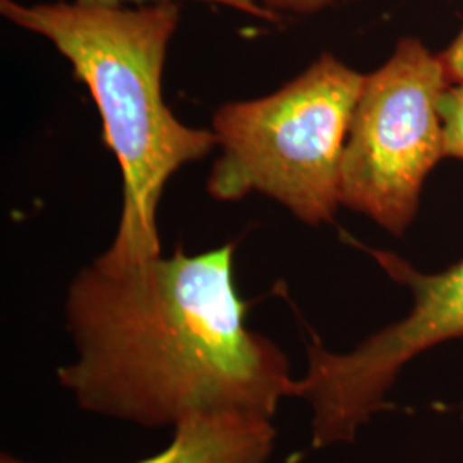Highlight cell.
Returning a JSON list of instances; mask_svg holds the SVG:
<instances>
[{
  "mask_svg": "<svg viewBox=\"0 0 463 463\" xmlns=\"http://www.w3.org/2000/svg\"><path fill=\"white\" fill-rule=\"evenodd\" d=\"M235 248L97 258L74 277L64 316L76 361L57 380L80 409L155 430L198 415L273 419L296 380L283 350L246 323Z\"/></svg>",
  "mask_w": 463,
  "mask_h": 463,
  "instance_id": "1",
  "label": "cell"
},
{
  "mask_svg": "<svg viewBox=\"0 0 463 463\" xmlns=\"http://www.w3.org/2000/svg\"><path fill=\"white\" fill-rule=\"evenodd\" d=\"M392 280L411 288L414 306L397 323L350 352H331L317 336L307 342V369L294 397L313 409V448L354 441L361 426L388 407L386 393L417 355L463 336V258L439 273H422L395 252L361 246Z\"/></svg>",
  "mask_w": 463,
  "mask_h": 463,
  "instance_id": "5",
  "label": "cell"
},
{
  "mask_svg": "<svg viewBox=\"0 0 463 463\" xmlns=\"http://www.w3.org/2000/svg\"><path fill=\"white\" fill-rule=\"evenodd\" d=\"M364 78L325 52L277 91L218 107L208 194L232 203L258 193L306 225L330 223L342 206V158Z\"/></svg>",
  "mask_w": 463,
  "mask_h": 463,
  "instance_id": "3",
  "label": "cell"
},
{
  "mask_svg": "<svg viewBox=\"0 0 463 463\" xmlns=\"http://www.w3.org/2000/svg\"><path fill=\"white\" fill-rule=\"evenodd\" d=\"M84 4H99V5H137V4H149V2H162V0H78ZM179 2V0H177ZM193 2H203L208 5H220V7H227L239 11L242 14L268 21V23H277L280 16L268 11L265 7L250 2V0H193Z\"/></svg>",
  "mask_w": 463,
  "mask_h": 463,
  "instance_id": "8",
  "label": "cell"
},
{
  "mask_svg": "<svg viewBox=\"0 0 463 463\" xmlns=\"http://www.w3.org/2000/svg\"><path fill=\"white\" fill-rule=\"evenodd\" d=\"M448 86L441 57L412 36L365 76L342 158V206L392 235L411 227L430 170L447 158L439 99Z\"/></svg>",
  "mask_w": 463,
  "mask_h": 463,
  "instance_id": "4",
  "label": "cell"
},
{
  "mask_svg": "<svg viewBox=\"0 0 463 463\" xmlns=\"http://www.w3.org/2000/svg\"><path fill=\"white\" fill-rule=\"evenodd\" d=\"M0 14L47 38L83 81L103 124L105 145L122 172L124 201L107 265H131L162 254L158 206L168 181L206 158L212 129L184 124L164 99L166 53L181 24L177 0L137 5L0 0Z\"/></svg>",
  "mask_w": 463,
  "mask_h": 463,
  "instance_id": "2",
  "label": "cell"
},
{
  "mask_svg": "<svg viewBox=\"0 0 463 463\" xmlns=\"http://www.w3.org/2000/svg\"><path fill=\"white\" fill-rule=\"evenodd\" d=\"M268 11L280 16L281 13L290 14H316L326 7H330L336 0H250Z\"/></svg>",
  "mask_w": 463,
  "mask_h": 463,
  "instance_id": "9",
  "label": "cell"
},
{
  "mask_svg": "<svg viewBox=\"0 0 463 463\" xmlns=\"http://www.w3.org/2000/svg\"><path fill=\"white\" fill-rule=\"evenodd\" d=\"M277 430L271 419L249 414L198 415L174 428L168 447L134 463H266ZM0 463H30L2 455Z\"/></svg>",
  "mask_w": 463,
  "mask_h": 463,
  "instance_id": "6",
  "label": "cell"
},
{
  "mask_svg": "<svg viewBox=\"0 0 463 463\" xmlns=\"http://www.w3.org/2000/svg\"><path fill=\"white\" fill-rule=\"evenodd\" d=\"M445 156L463 160V84H449L439 99Z\"/></svg>",
  "mask_w": 463,
  "mask_h": 463,
  "instance_id": "7",
  "label": "cell"
},
{
  "mask_svg": "<svg viewBox=\"0 0 463 463\" xmlns=\"http://www.w3.org/2000/svg\"><path fill=\"white\" fill-rule=\"evenodd\" d=\"M441 62L447 71L449 84H463V28L458 36L449 43L443 53H439Z\"/></svg>",
  "mask_w": 463,
  "mask_h": 463,
  "instance_id": "10",
  "label": "cell"
}]
</instances>
